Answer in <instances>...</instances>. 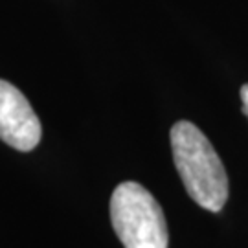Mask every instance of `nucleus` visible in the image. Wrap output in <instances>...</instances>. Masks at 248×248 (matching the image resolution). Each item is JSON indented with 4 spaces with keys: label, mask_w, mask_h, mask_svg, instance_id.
I'll list each match as a JSON object with an SVG mask.
<instances>
[{
    "label": "nucleus",
    "mask_w": 248,
    "mask_h": 248,
    "mask_svg": "<svg viewBox=\"0 0 248 248\" xmlns=\"http://www.w3.org/2000/svg\"><path fill=\"white\" fill-rule=\"evenodd\" d=\"M171 151L187 195L208 212H221L228 199V177L210 140L191 122L171 127Z\"/></svg>",
    "instance_id": "1"
},
{
    "label": "nucleus",
    "mask_w": 248,
    "mask_h": 248,
    "mask_svg": "<svg viewBox=\"0 0 248 248\" xmlns=\"http://www.w3.org/2000/svg\"><path fill=\"white\" fill-rule=\"evenodd\" d=\"M110 221L124 248H168V224L156 199L138 182H122L110 197Z\"/></svg>",
    "instance_id": "2"
},
{
    "label": "nucleus",
    "mask_w": 248,
    "mask_h": 248,
    "mask_svg": "<svg viewBox=\"0 0 248 248\" xmlns=\"http://www.w3.org/2000/svg\"><path fill=\"white\" fill-rule=\"evenodd\" d=\"M43 136L35 110L20 90L0 79V140L17 151H31Z\"/></svg>",
    "instance_id": "3"
},
{
    "label": "nucleus",
    "mask_w": 248,
    "mask_h": 248,
    "mask_svg": "<svg viewBox=\"0 0 248 248\" xmlns=\"http://www.w3.org/2000/svg\"><path fill=\"white\" fill-rule=\"evenodd\" d=\"M241 101H243V112L248 118V83L241 87Z\"/></svg>",
    "instance_id": "4"
}]
</instances>
